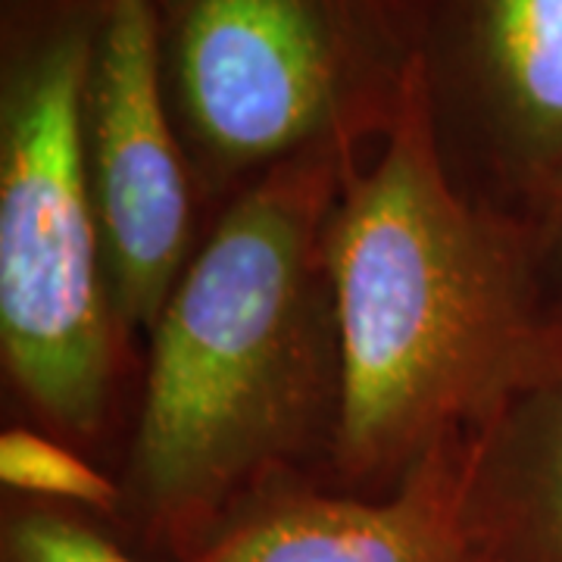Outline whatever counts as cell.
Masks as SVG:
<instances>
[{
	"label": "cell",
	"instance_id": "6da1fadb",
	"mask_svg": "<svg viewBox=\"0 0 562 562\" xmlns=\"http://www.w3.org/2000/svg\"><path fill=\"white\" fill-rule=\"evenodd\" d=\"M362 150L316 147L222 206L150 331L122 509L188 560L247 503L316 484L341 409L331 220Z\"/></svg>",
	"mask_w": 562,
	"mask_h": 562
},
{
	"label": "cell",
	"instance_id": "7a4b0ae2",
	"mask_svg": "<svg viewBox=\"0 0 562 562\" xmlns=\"http://www.w3.org/2000/svg\"><path fill=\"white\" fill-rule=\"evenodd\" d=\"M341 409L325 487L387 497L562 360L531 225L443 169L419 72L331 220Z\"/></svg>",
	"mask_w": 562,
	"mask_h": 562
},
{
	"label": "cell",
	"instance_id": "3957f363",
	"mask_svg": "<svg viewBox=\"0 0 562 562\" xmlns=\"http://www.w3.org/2000/svg\"><path fill=\"white\" fill-rule=\"evenodd\" d=\"M103 0H7L0 63V350L50 431L91 441L120 322L85 162V91Z\"/></svg>",
	"mask_w": 562,
	"mask_h": 562
},
{
	"label": "cell",
	"instance_id": "277c9868",
	"mask_svg": "<svg viewBox=\"0 0 562 562\" xmlns=\"http://www.w3.org/2000/svg\"><path fill=\"white\" fill-rule=\"evenodd\" d=\"M162 94L201 198L316 147L366 150L416 54L403 0H150Z\"/></svg>",
	"mask_w": 562,
	"mask_h": 562
},
{
	"label": "cell",
	"instance_id": "5b68a950",
	"mask_svg": "<svg viewBox=\"0 0 562 562\" xmlns=\"http://www.w3.org/2000/svg\"><path fill=\"white\" fill-rule=\"evenodd\" d=\"M413 54L443 169L535 225L562 188V0H413Z\"/></svg>",
	"mask_w": 562,
	"mask_h": 562
},
{
	"label": "cell",
	"instance_id": "8992f818",
	"mask_svg": "<svg viewBox=\"0 0 562 562\" xmlns=\"http://www.w3.org/2000/svg\"><path fill=\"white\" fill-rule=\"evenodd\" d=\"M85 162L120 331H154L191 262L198 184L162 94L150 0H103Z\"/></svg>",
	"mask_w": 562,
	"mask_h": 562
},
{
	"label": "cell",
	"instance_id": "52a82bcc",
	"mask_svg": "<svg viewBox=\"0 0 562 562\" xmlns=\"http://www.w3.org/2000/svg\"><path fill=\"white\" fill-rule=\"evenodd\" d=\"M465 443L435 450L387 497L325 484L276 487L181 562H472Z\"/></svg>",
	"mask_w": 562,
	"mask_h": 562
},
{
	"label": "cell",
	"instance_id": "ba28073f",
	"mask_svg": "<svg viewBox=\"0 0 562 562\" xmlns=\"http://www.w3.org/2000/svg\"><path fill=\"white\" fill-rule=\"evenodd\" d=\"M462 519L487 562H562V360L465 443Z\"/></svg>",
	"mask_w": 562,
	"mask_h": 562
},
{
	"label": "cell",
	"instance_id": "9c48e42d",
	"mask_svg": "<svg viewBox=\"0 0 562 562\" xmlns=\"http://www.w3.org/2000/svg\"><path fill=\"white\" fill-rule=\"evenodd\" d=\"M0 482L22 497L69 503L103 519H116L122 509V484L103 475L66 443L41 431L7 428L0 435Z\"/></svg>",
	"mask_w": 562,
	"mask_h": 562
},
{
	"label": "cell",
	"instance_id": "30bf717a",
	"mask_svg": "<svg viewBox=\"0 0 562 562\" xmlns=\"http://www.w3.org/2000/svg\"><path fill=\"white\" fill-rule=\"evenodd\" d=\"M0 562H138L88 516L54 503H13L0 522Z\"/></svg>",
	"mask_w": 562,
	"mask_h": 562
},
{
	"label": "cell",
	"instance_id": "8fae6325",
	"mask_svg": "<svg viewBox=\"0 0 562 562\" xmlns=\"http://www.w3.org/2000/svg\"><path fill=\"white\" fill-rule=\"evenodd\" d=\"M531 232H535V244H538L547 294L562 322V188L541 213V220L531 225Z\"/></svg>",
	"mask_w": 562,
	"mask_h": 562
},
{
	"label": "cell",
	"instance_id": "7c38bea8",
	"mask_svg": "<svg viewBox=\"0 0 562 562\" xmlns=\"http://www.w3.org/2000/svg\"><path fill=\"white\" fill-rule=\"evenodd\" d=\"M403 3H406V10H413V0H403ZM409 16H413V13H409Z\"/></svg>",
	"mask_w": 562,
	"mask_h": 562
},
{
	"label": "cell",
	"instance_id": "4fadbf2b",
	"mask_svg": "<svg viewBox=\"0 0 562 562\" xmlns=\"http://www.w3.org/2000/svg\"><path fill=\"white\" fill-rule=\"evenodd\" d=\"M472 562H487V560H482V557H475V553H472Z\"/></svg>",
	"mask_w": 562,
	"mask_h": 562
}]
</instances>
